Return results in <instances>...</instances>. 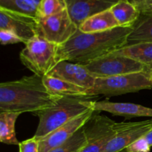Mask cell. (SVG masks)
Segmentation results:
<instances>
[{"label": "cell", "instance_id": "cell-4", "mask_svg": "<svg viewBox=\"0 0 152 152\" xmlns=\"http://www.w3.org/2000/svg\"><path fill=\"white\" fill-rule=\"evenodd\" d=\"M151 72L142 71L116 77L96 78L93 88L87 91V96L103 95L111 97L151 89Z\"/></svg>", "mask_w": 152, "mask_h": 152}, {"label": "cell", "instance_id": "cell-10", "mask_svg": "<svg viewBox=\"0 0 152 152\" xmlns=\"http://www.w3.org/2000/svg\"><path fill=\"white\" fill-rule=\"evenodd\" d=\"M0 29L13 32L25 45L39 36L37 18L3 8H0Z\"/></svg>", "mask_w": 152, "mask_h": 152}, {"label": "cell", "instance_id": "cell-26", "mask_svg": "<svg viewBox=\"0 0 152 152\" xmlns=\"http://www.w3.org/2000/svg\"><path fill=\"white\" fill-rule=\"evenodd\" d=\"M0 41L1 45L16 44V43L22 42L21 39L18 37L16 34L8 30L0 29Z\"/></svg>", "mask_w": 152, "mask_h": 152}, {"label": "cell", "instance_id": "cell-24", "mask_svg": "<svg viewBox=\"0 0 152 152\" xmlns=\"http://www.w3.org/2000/svg\"><path fill=\"white\" fill-rule=\"evenodd\" d=\"M151 147L145 137H142L129 145L125 152H150Z\"/></svg>", "mask_w": 152, "mask_h": 152}, {"label": "cell", "instance_id": "cell-20", "mask_svg": "<svg viewBox=\"0 0 152 152\" xmlns=\"http://www.w3.org/2000/svg\"><path fill=\"white\" fill-rule=\"evenodd\" d=\"M127 42V45L140 42H152V15H141L139 20L133 26Z\"/></svg>", "mask_w": 152, "mask_h": 152}, {"label": "cell", "instance_id": "cell-2", "mask_svg": "<svg viewBox=\"0 0 152 152\" xmlns=\"http://www.w3.org/2000/svg\"><path fill=\"white\" fill-rule=\"evenodd\" d=\"M60 96L52 95L42 77L34 74L0 84V113H37L51 106Z\"/></svg>", "mask_w": 152, "mask_h": 152}, {"label": "cell", "instance_id": "cell-6", "mask_svg": "<svg viewBox=\"0 0 152 152\" xmlns=\"http://www.w3.org/2000/svg\"><path fill=\"white\" fill-rule=\"evenodd\" d=\"M83 65L95 78H105L142 71H151V68L127 56L117 54L114 52Z\"/></svg>", "mask_w": 152, "mask_h": 152}, {"label": "cell", "instance_id": "cell-11", "mask_svg": "<svg viewBox=\"0 0 152 152\" xmlns=\"http://www.w3.org/2000/svg\"><path fill=\"white\" fill-rule=\"evenodd\" d=\"M94 111L93 109L88 111L40 139L39 152H49L65 143L77 131L85 126Z\"/></svg>", "mask_w": 152, "mask_h": 152}, {"label": "cell", "instance_id": "cell-3", "mask_svg": "<svg viewBox=\"0 0 152 152\" xmlns=\"http://www.w3.org/2000/svg\"><path fill=\"white\" fill-rule=\"evenodd\" d=\"M91 96H60L49 108L37 113L39 118L38 127L34 137L39 140L68 123L73 119L90 110H94L95 100Z\"/></svg>", "mask_w": 152, "mask_h": 152}, {"label": "cell", "instance_id": "cell-29", "mask_svg": "<svg viewBox=\"0 0 152 152\" xmlns=\"http://www.w3.org/2000/svg\"><path fill=\"white\" fill-rule=\"evenodd\" d=\"M151 81H152V70H151Z\"/></svg>", "mask_w": 152, "mask_h": 152}, {"label": "cell", "instance_id": "cell-17", "mask_svg": "<svg viewBox=\"0 0 152 152\" xmlns=\"http://www.w3.org/2000/svg\"><path fill=\"white\" fill-rule=\"evenodd\" d=\"M110 10L121 27L134 26L141 16L136 4L129 0H120Z\"/></svg>", "mask_w": 152, "mask_h": 152}, {"label": "cell", "instance_id": "cell-15", "mask_svg": "<svg viewBox=\"0 0 152 152\" xmlns=\"http://www.w3.org/2000/svg\"><path fill=\"white\" fill-rule=\"evenodd\" d=\"M119 26L118 22L109 9L89 17L81 24L79 29L83 33H98L109 31Z\"/></svg>", "mask_w": 152, "mask_h": 152}, {"label": "cell", "instance_id": "cell-22", "mask_svg": "<svg viewBox=\"0 0 152 152\" xmlns=\"http://www.w3.org/2000/svg\"><path fill=\"white\" fill-rule=\"evenodd\" d=\"M88 140L84 127L77 131L65 143L49 152H80L87 145Z\"/></svg>", "mask_w": 152, "mask_h": 152}, {"label": "cell", "instance_id": "cell-13", "mask_svg": "<svg viewBox=\"0 0 152 152\" xmlns=\"http://www.w3.org/2000/svg\"><path fill=\"white\" fill-rule=\"evenodd\" d=\"M47 75L61 79L87 90L93 88L96 79L83 65L68 61L59 62Z\"/></svg>", "mask_w": 152, "mask_h": 152}, {"label": "cell", "instance_id": "cell-19", "mask_svg": "<svg viewBox=\"0 0 152 152\" xmlns=\"http://www.w3.org/2000/svg\"><path fill=\"white\" fill-rule=\"evenodd\" d=\"M19 113H0V141L7 145H19L20 142L16 138L15 124Z\"/></svg>", "mask_w": 152, "mask_h": 152}, {"label": "cell", "instance_id": "cell-8", "mask_svg": "<svg viewBox=\"0 0 152 152\" xmlns=\"http://www.w3.org/2000/svg\"><path fill=\"white\" fill-rule=\"evenodd\" d=\"M37 20L39 36L58 45L66 42L78 29L67 8L57 14Z\"/></svg>", "mask_w": 152, "mask_h": 152}, {"label": "cell", "instance_id": "cell-1", "mask_svg": "<svg viewBox=\"0 0 152 152\" xmlns=\"http://www.w3.org/2000/svg\"><path fill=\"white\" fill-rule=\"evenodd\" d=\"M132 27L119 26L103 32L83 33L77 29L75 34L58 46L56 65L62 61L86 65L110 54L127 45Z\"/></svg>", "mask_w": 152, "mask_h": 152}, {"label": "cell", "instance_id": "cell-5", "mask_svg": "<svg viewBox=\"0 0 152 152\" xmlns=\"http://www.w3.org/2000/svg\"><path fill=\"white\" fill-rule=\"evenodd\" d=\"M58 46L37 36L25 44L19 54L21 62L34 74L45 77L56 65Z\"/></svg>", "mask_w": 152, "mask_h": 152}, {"label": "cell", "instance_id": "cell-25", "mask_svg": "<svg viewBox=\"0 0 152 152\" xmlns=\"http://www.w3.org/2000/svg\"><path fill=\"white\" fill-rule=\"evenodd\" d=\"M19 152H39V140L33 137L19 144Z\"/></svg>", "mask_w": 152, "mask_h": 152}, {"label": "cell", "instance_id": "cell-16", "mask_svg": "<svg viewBox=\"0 0 152 152\" xmlns=\"http://www.w3.org/2000/svg\"><path fill=\"white\" fill-rule=\"evenodd\" d=\"M42 80L47 90L53 96H87V89L61 79L45 75Z\"/></svg>", "mask_w": 152, "mask_h": 152}, {"label": "cell", "instance_id": "cell-30", "mask_svg": "<svg viewBox=\"0 0 152 152\" xmlns=\"http://www.w3.org/2000/svg\"><path fill=\"white\" fill-rule=\"evenodd\" d=\"M150 15H152V11H151V14H150Z\"/></svg>", "mask_w": 152, "mask_h": 152}, {"label": "cell", "instance_id": "cell-14", "mask_svg": "<svg viewBox=\"0 0 152 152\" xmlns=\"http://www.w3.org/2000/svg\"><path fill=\"white\" fill-rule=\"evenodd\" d=\"M93 108L94 111H106L113 115L125 117L126 119L138 117L152 118V108L134 103L95 100L93 103Z\"/></svg>", "mask_w": 152, "mask_h": 152}, {"label": "cell", "instance_id": "cell-12", "mask_svg": "<svg viewBox=\"0 0 152 152\" xmlns=\"http://www.w3.org/2000/svg\"><path fill=\"white\" fill-rule=\"evenodd\" d=\"M120 0H65L67 10L77 28L91 16L109 10Z\"/></svg>", "mask_w": 152, "mask_h": 152}, {"label": "cell", "instance_id": "cell-21", "mask_svg": "<svg viewBox=\"0 0 152 152\" xmlns=\"http://www.w3.org/2000/svg\"><path fill=\"white\" fill-rule=\"evenodd\" d=\"M41 0H0V8L37 18Z\"/></svg>", "mask_w": 152, "mask_h": 152}, {"label": "cell", "instance_id": "cell-23", "mask_svg": "<svg viewBox=\"0 0 152 152\" xmlns=\"http://www.w3.org/2000/svg\"><path fill=\"white\" fill-rule=\"evenodd\" d=\"M66 8L65 0H41L37 9V19L49 17Z\"/></svg>", "mask_w": 152, "mask_h": 152}, {"label": "cell", "instance_id": "cell-18", "mask_svg": "<svg viewBox=\"0 0 152 152\" xmlns=\"http://www.w3.org/2000/svg\"><path fill=\"white\" fill-rule=\"evenodd\" d=\"M114 53L137 61L152 70V42H140L126 45Z\"/></svg>", "mask_w": 152, "mask_h": 152}, {"label": "cell", "instance_id": "cell-28", "mask_svg": "<svg viewBox=\"0 0 152 152\" xmlns=\"http://www.w3.org/2000/svg\"><path fill=\"white\" fill-rule=\"evenodd\" d=\"M144 137H145V139L147 140V141L148 142L149 145L152 146V130L150 132H148V134H146Z\"/></svg>", "mask_w": 152, "mask_h": 152}, {"label": "cell", "instance_id": "cell-9", "mask_svg": "<svg viewBox=\"0 0 152 152\" xmlns=\"http://www.w3.org/2000/svg\"><path fill=\"white\" fill-rule=\"evenodd\" d=\"M152 130V118L140 122L117 123V129L112 139L101 152H125L129 145Z\"/></svg>", "mask_w": 152, "mask_h": 152}, {"label": "cell", "instance_id": "cell-7", "mask_svg": "<svg viewBox=\"0 0 152 152\" xmlns=\"http://www.w3.org/2000/svg\"><path fill=\"white\" fill-rule=\"evenodd\" d=\"M83 127L88 143L80 152H101L115 135L117 123L95 111Z\"/></svg>", "mask_w": 152, "mask_h": 152}, {"label": "cell", "instance_id": "cell-27", "mask_svg": "<svg viewBox=\"0 0 152 152\" xmlns=\"http://www.w3.org/2000/svg\"><path fill=\"white\" fill-rule=\"evenodd\" d=\"M142 16H148L152 11V0H132Z\"/></svg>", "mask_w": 152, "mask_h": 152}, {"label": "cell", "instance_id": "cell-31", "mask_svg": "<svg viewBox=\"0 0 152 152\" xmlns=\"http://www.w3.org/2000/svg\"></svg>", "mask_w": 152, "mask_h": 152}]
</instances>
